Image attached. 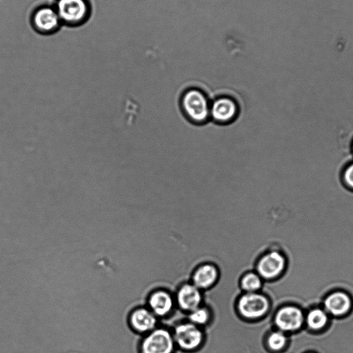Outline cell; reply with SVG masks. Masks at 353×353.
<instances>
[{
  "instance_id": "6da1fadb",
  "label": "cell",
  "mask_w": 353,
  "mask_h": 353,
  "mask_svg": "<svg viewBox=\"0 0 353 353\" xmlns=\"http://www.w3.org/2000/svg\"><path fill=\"white\" fill-rule=\"evenodd\" d=\"M181 107L192 122L205 123L210 117V104L203 92L198 89L186 90L181 97Z\"/></svg>"
},
{
  "instance_id": "7a4b0ae2",
  "label": "cell",
  "mask_w": 353,
  "mask_h": 353,
  "mask_svg": "<svg viewBox=\"0 0 353 353\" xmlns=\"http://www.w3.org/2000/svg\"><path fill=\"white\" fill-rule=\"evenodd\" d=\"M54 7L62 24L68 26L85 23L91 12L88 0H57Z\"/></svg>"
},
{
  "instance_id": "3957f363",
  "label": "cell",
  "mask_w": 353,
  "mask_h": 353,
  "mask_svg": "<svg viewBox=\"0 0 353 353\" xmlns=\"http://www.w3.org/2000/svg\"><path fill=\"white\" fill-rule=\"evenodd\" d=\"M174 340L169 331L158 328L150 332L141 341L140 353H172Z\"/></svg>"
},
{
  "instance_id": "277c9868",
  "label": "cell",
  "mask_w": 353,
  "mask_h": 353,
  "mask_svg": "<svg viewBox=\"0 0 353 353\" xmlns=\"http://www.w3.org/2000/svg\"><path fill=\"white\" fill-rule=\"evenodd\" d=\"M32 27L41 34H52L62 25L54 6H42L33 12L31 17Z\"/></svg>"
},
{
  "instance_id": "5b68a950",
  "label": "cell",
  "mask_w": 353,
  "mask_h": 353,
  "mask_svg": "<svg viewBox=\"0 0 353 353\" xmlns=\"http://www.w3.org/2000/svg\"><path fill=\"white\" fill-rule=\"evenodd\" d=\"M237 309L243 317L254 319L263 316L268 312L269 301L261 294L247 292L239 298Z\"/></svg>"
},
{
  "instance_id": "8992f818",
  "label": "cell",
  "mask_w": 353,
  "mask_h": 353,
  "mask_svg": "<svg viewBox=\"0 0 353 353\" xmlns=\"http://www.w3.org/2000/svg\"><path fill=\"white\" fill-rule=\"evenodd\" d=\"M173 338L181 350L192 351L201 345L203 341V333L196 325L185 323L175 327Z\"/></svg>"
},
{
  "instance_id": "52a82bcc",
  "label": "cell",
  "mask_w": 353,
  "mask_h": 353,
  "mask_svg": "<svg viewBox=\"0 0 353 353\" xmlns=\"http://www.w3.org/2000/svg\"><path fill=\"white\" fill-rule=\"evenodd\" d=\"M127 320L129 327L137 334L150 332L157 323V316L150 310L143 307H137L130 310Z\"/></svg>"
},
{
  "instance_id": "ba28073f",
  "label": "cell",
  "mask_w": 353,
  "mask_h": 353,
  "mask_svg": "<svg viewBox=\"0 0 353 353\" xmlns=\"http://www.w3.org/2000/svg\"><path fill=\"white\" fill-rule=\"evenodd\" d=\"M237 114V105L231 98L219 97L210 105V117L219 123L232 122Z\"/></svg>"
},
{
  "instance_id": "9c48e42d",
  "label": "cell",
  "mask_w": 353,
  "mask_h": 353,
  "mask_svg": "<svg viewBox=\"0 0 353 353\" xmlns=\"http://www.w3.org/2000/svg\"><path fill=\"white\" fill-rule=\"evenodd\" d=\"M285 259L278 252L265 254L256 265L257 274L262 278L270 279L276 277L285 267Z\"/></svg>"
},
{
  "instance_id": "30bf717a",
  "label": "cell",
  "mask_w": 353,
  "mask_h": 353,
  "mask_svg": "<svg viewBox=\"0 0 353 353\" xmlns=\"http://www.w3.org/2000/svg\"><path fill=\"white\" fill-rule=\"evenodd\" d=\"M303 319V314L300 310L295 307L287 306L281 308L276 313L275 323L281 330L292 331L300 327Z\"/></svg>"
},
{
  "instance_id": "8fae6325",
  "label": "cell",
  "mask_w": 353,
  "mask_h": 353,
  "mask_svg": "<svg viewBox=\"0 0 353 353\" xmlns=\"http://www.w3.org/2000/svg\"><path fill=\"white\" fill-rule=\"evenodd\" d=\"M176 299L181 309L191 312L199 307L203 296L199 288L194 284L187 283L179 290Z\"/></svg>"
},
{
  "instance_id": "7c38bea8",
  "label": "cell",
  "mask_w": 353,
  "mask_h": 353,
  "mask_svg": "<svg viewBox=\"0 0 353 353\" xmlns=\"http://www.w3.org/2000/svg\"><path fill=\"white\" fill-rule=\"evenodd\" d=\"M150 310L155 316H163L168 314L173 307L171 295L162 290L153 292L148 299Z\"/></svg>"
},
{
  "instance_id": "4fadbf2b",
  "label": "cell",
  "mask_w": 353,
  "mask_h": 353,
  "mask_svg": "<svg viewBox=\"0 0 353 353\" xmlns=\"http://www.w3.org/2000/svg\"><path fill=\"white\" fill-rule=\"evenodd\" d=\"M218 277L217 268L211 264H205L194 272L192 276L193 284L200 290L208 289L217 281Z\"/></svg>"
},
{
  "instance_id": "5bb4252c",
  "label": "cell",
  "mask_w": 353,
  "mask_h": 353,
  "mask_svg": "<svg viewBox=\"0 0 353 353\" xmlns=\"http://www.w3.org/2000/svg\"><path fill=\"white\" fill-rule=\"evenodd\" d=\"M325 306L331 314L339 316L349 310L351 307V301L345 294L336 292L327 297L325 301Z\"/></svg>"
},
{
  "instance_id": "9a60e30c",
  "label": "cell",
  "mask_w": 353,
  "mask_h": 353,
  "mask_svg": "<svg viewBox=\"0 0 353 353\" xmlns=\"http://www.w3.org/2000/svg\"><path fill=\"white\" fill-rule=\"evenodd\" d=\"M261 278L257 273L248 272L241 279V288L247 292H256L261 287Z\"/></svg>"
},
{
  "instance_id": "2e32d148",
  "label": "cell",
  "mask_w": 353,
  "mask_h": 353,
  "mask_svg": "<svg viewBox=\"0 0 353 353\" xmlns=\"http://www.w3.org/2000/svg\"><path fill=\"white\" fill-rule=\"evenodd\" d=\"M327 316L321 310L315 309L312 310L307 317L308 325L314 330L323 327L327 323Z\"/></svg>"
},
{
  "instance_id": "e0dca14e",
  "label": "cell",
  "mask_w": 353,
  "mask_h": 353,
  "mask_svg": "<svg viewBox=\"0 0 353 353\" xmlns=\"http://www.w3.org/2000/svg\"><path fill=\"white\" fill-rule=\"evenodd\" d=\"M286 343V337L281 332L271 333L268 339V345L270 350L279 351L282 350Z\"/></svg>"
},
{
  "instance_id": "ac0fdd59",
  "label": "cell",
  "mask_w": 353,
  "mask_h": 353,
  "mask_svg": "<svg viewBox=\"0 0 353 353\" xmlns=\"http://www.w3.org/2000/svg\"><path fill=\"white\" fill-rule=\"evenodd\" d=\"M210 319L209 311L205 307H197L192 310L189 314V319L194 325H204Z\"/></svg>"
},
{
  "instance_id": "d6986e66",
  "label": "cell",
  "mask_w": 353,
  "mask_h": 353,
  "mask_svg": "<svg viewBox=\"0 0 353 353\" xmlns=\"http://www.w3.org/2000/svg\"><path fill=\"white\" fill-rule=\"evenodd\" d=\"M342 180L345 185L353 190V161L347 165L342 173Z\"/></svg>"
},
{
  "instance_id": "ffe728a7",
  "label": "cell",
  "mask_w": 353,
  "mask_h": 353,
  "mask_svg": "<svg viewBox=\"0 0 353 353\" xmlns=\"http://www.w3.org/2000/svg\"><path fill=\"white\" fill-rule=\"evenodd\" d=\"M352 152H353V142H352Z\"/></svg>"
}]
</instances>
